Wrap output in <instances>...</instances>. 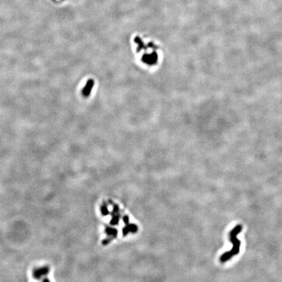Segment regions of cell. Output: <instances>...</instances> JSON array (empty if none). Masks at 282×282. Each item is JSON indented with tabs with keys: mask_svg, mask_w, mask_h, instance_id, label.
Returning <instances> with one entry per match:
<instances>
[{
	"mask_svg": "<svg viewBox=\"0 0 282 282\" xmlns=\"http://www.w3.org/2000/svg\"><path fill=\"white\" fill-rule=\"evenodd\" d=\"M94 84H95V82L93 79H89L87 81L86 85L83 88V89L82 90V96H84V98H88L90 95V93L92 92V88L94 86Z\"/></svg>",
	"mask_w": 282,
	"mask_h": 282,
	"instance_id": "3",
	"label": "cell"
},
{
	"mask_svg": "<svg viewBox=\"0 0 282 282\" xmlns=\"http://www.w3.org/2000/svg\"><path fill=\"white\" fill-rule=\"evenodd\" d=\"M124 221L125 224V227L123 229V235L124 236L126 235L127 233H136L138 230V227L135 224H129V218L127 216H124Z\"/></svg>",
	"mask_w": 282,
	"mask_h": 282,
	"instance_id": "2",
	"label": "cell"
},
{
	"mask_svg": "<svg viewBox=\"0 0 282 282\" xmlns=\"http://www.w3.org/2000/svg\"><path fill=\"white\" fill-rule=\"evenodd\" d=\"M44 282H49V281H48V280H45V281H44Z\"/></svg>",
	"mask_w": 282,
	"mask_h": 282,
	"instance_id": "8",
	"label": "cell"
},
{
	"mask_svg": "<svg viewBox=\"0 0 282 282\" xmlns=\"http://www.w3.org/2000/svg\"><path fill=\"white\" fill-rule=\"evenodd\" d=\"M242 230V226L241 225H238L236 227H235L233 229L230 230V232L229 234V240L233 244V248L229 252L224 253L223 255L221 256L220 261L221 263H225V262L231 259L233 256L236 255L238 254L240 252V247L241 242L237 238V235L238 233H240Z\"/></svg>",
	"mask_w": 282,
	"mask_h": 282,
	"instance_id": "1",
	"label": "cell"
},
{
	"mask_svg": "<svg viewBox=\"0 0 282 282\" xmlns=\"http://www.w3.org/2000/svg\"><path fill=\"white\" fill-rule=\"evenodd\" d=\"M106 233L109 236H110V240L112 238H116L118 234V231L116 229H112V228L108 227L106 229Z\"/></svg>",
	"mask_w": 282,
	"mask_h": 282,
	"instance_id": "6",
	"label": "cell"
},
{
	"mask_svg": "<svg viewBox=\"0 0 282 282\" xmlns=\"http://www.w3.org/2000/svg\"><path fill=\"white\" fill-rule=\"evenodd\" d=\"M120 217V213H119V209L118 205L114 204V209L112 212V218L110 221V224L112 225L118 224L119 222V218Z\"/></svg>",
	"mask_w": 282,
	"mask_h": 282,
	"instance_id": "4",
	"label": "cell"
},
{
	"mask_svg": "<svg viewBox=\"0 0 282 282\" xmlns=\"http://www.w3.org/2000/svg\"><path fill=\"white\" fill-rule=\"evenodd\" d=\"M101 212H102V213L103 216H107V215L109 214V212L107 209V207L106 206V204L102 205V206L101 207Z\"/></svg>",
	"mask_w": 282,
	"mask_h": 282,
	"instance_id": "7",
	"label": "cell"
},
{
	"mask_svg": "<svg viewBox=\"0 0 282 282\" xmlns=\"http://www.w3.org/2000/svg\"><path fill=\"white\" fill-rule=\"evenodd\" d=\"M47 272H48V269L47 268H42V269H40L39 270H37L35 271L34 273V276L36 278H41V276L45 275V274H47Z\"/></svg>",
	"mask_w": 282,
	"mask_h": 282,
	"instance_id": "5",
	"label": "cell"
}]
</instances>
